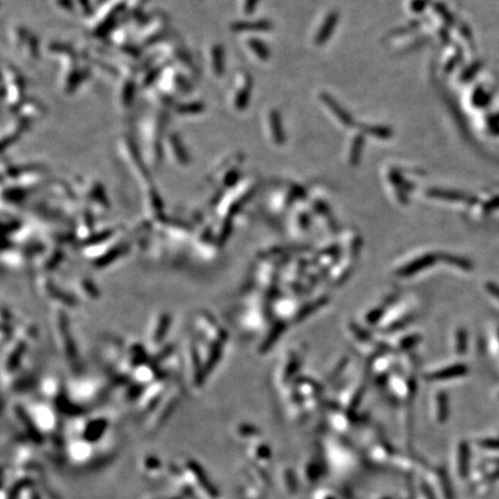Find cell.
Here are the masks:
<instances>
[{
	"label": "cell",
	"mask_w": 499,
	"mask_h": 499,
	"mask_svg": "<svg viewBox=\"0 0 499 499\" xmlns=\"http://www.w3.org/2000/svg\"><path fill=\"white\" fill-rule=\"evenodd\" d=\"M47 113V109L40 101L35 98H26V101L17 110V115L29 121H35L43 118Z\"/></svg>",
	"instance_id": "obj_18"
},
{
	"label": "cell",
	"mask_w": 499,
	"mask_h": 499,
	"mask_svg": "<svg viewBox=\"0 0 499 499\" xmlns=\"http://www.w3.org/2000/svg\"><path fill=\"white\" fill-rule=\"evenodd\" d=\"M153 48L155 50L154 55L161 58L165 64L177 67L193 81L199 78L200 72L194 62L192 53L181 40L167 37Z\"/></svg>",
	"instance_id": "obj_3"
},
{
	"label": "cell",
	"mask_w": 499,
	"mask_h": 499,
	"mask_svg": "<svg viewBox=\"0 0 499 499\" xmlns=\"http://www.w3.org/2000/svg\"><path fill=\"white\" fill-rule=\"evenodd\" d=\"M32 121L25 119L20 116H18L7 124V126L3 129L2 134V148L3 150H6L7 148L13 146L18 140L21 139V136L28 131L32 126Z\"/></svg>",
	"instance_id": "obj_14"
},
{
	"label": "cell",
	"mask_w": 499,
	"mask_h": 499,
	"mask_svg": "<svg viewBox=\"0 0 499 499\" xmlns=\"http://www.w3.org/2000/svg\"><path fill=\"white\" fill-rule=\"evenodd\" d=\"M363 148H364L363 136L360 135L355 136V139H354L352 143V149H350V162H352L353 164H357V163L360 162Z\"/></svg>",
	"instance_id": "obj_31"
},
{
	"label": "cell",
	"mask_w": 499,
	"mask_h": 499,
	"mask_svg": "<svg viewBox=\"0 0 499 499\" xmlns=\"http://www.w3.org/2000/svg\"><path fill=\"white\" fill-rule=\"evenodd\" d=\"M106 423L104 420H95L89 422L82 431V439L89 441L90 444L96 443L101 439L103 433L105 432Z\"/></svg>",
	"instance_id": "obj_26"
},
{
	"label": "cell",
	"mask_w": 499,
	"mask_h": 499,
	"mask_svg": "<svg viewBox=\"0 0 499 499\" xmlns=\"http://www.w3.org/2000/svg\"><path fill=\"white\" fill-rule=\"evenodd\" d=\"M75 7H77V14L86 21L89 20L96 11L93 0H75Z\"/></svg>",
	"instance_id": "obj_29"
},
{
	"label": "cell",
	"mask_w": 499,
	"mask_h": 499,
	"mask_svg": "<svg viewBox=\"0 0 499 499\" xmlns=\"http://www.w3.org/2000/svg\"><path fill=\"white\" fill-rule=\"evenodd\" d=\"M115 83L113 100L119 112H128L135 101L136 90L139 89L135 77L132 75H119Z\"/></svg>",
	"instance_id": "obj_12"
},
{
	"label": "cell",
	"mask_w": 499,
	"mask_h": 499,
	"mask_svg": "<svg viewBox=\"0 0 499 499\" xmlns=\"http://www.w3.org/2000/svg\"><path fill=\"white\" fill-rule=\"evenodd\" d=\"M19 56H20L25 62L28 63H35L40 59L41 56L40 40L33 32H30L26 43L24 44V47H22L20 52H19Z\"/></svg>",
	"instance_id": "obj_22"
},
{
	"label": "cell",
	"mask_w": 499,
	"mask_h": 499,
	"mask_svg": "<svg viewBox=\"0 0 499 499\" xmlns=\"http://www.w3.org/2000/svg\"><path fill=\"white\" fill-rule=\"evenodd\" d=\"M147 499H153V498H147Z\"/></svg>",
	"instance_id": "obj_37"
},
{
	"label": "cell",
	"mask_w": 499,
	"mask_h": 499,
	"mask_svg": "<svg viewBox=\"0 0 499 499\" xmlns=\"http://www.w3.org/2000/svg\"><path fill=\"white\" fill-rule=\"evenodd\" d=\"M47 53L59 62V89L64 95L74 94L88 75V70L81 65V56L73 48L60 42L49 43Z\"/></svg>",
	"instance_id": "obj_2"
},
{
	"label": "cell",
	"mask_w": 499,
	"mask_h": 499,
	"mask_svg": "<svg viewBox=\"0 0 499 499\" xmlns=\"http://www.w3.org/2000/svg\"><path fill=\"white\" fill-rule=\"evenodd\" d=\"M149 0H126L127 3V11L132 14H140L146 6V4Z\"/></svg>",
	"instance_id": "obj_33"
},
{
	"label": "cell",
	"mask_w": 499,
	"mask_h": 499,
	"mask_svg": "<svg viewBox=\"0 0 499 499\" xmlns=\"http://www.w3.org/2000/svg\"><path fill=\"white\" fill-rule=\"evenodd\" d=\"M127 11L126 0H106L97 7L93 17L86 21V27L90 35L95 37H105L117 28V24L121 15Z\"/></svg>",
	"instance_id": "obj_4"
},
{
	"label": "cell",
	"mask_w": 499,
	"mask_h": 499,
	"mask_svg": "<svg viewBox=\"0 0 499 499\" xmlns=\"http://www.w3.org/2000/svg\"><path fill=\"white\" fill-rule=\"evenodd\" d=\"M321 101L325 103L327 108H328L330 111H332L335 117L338 118L339 121L341 124H344L347 127H353L355 126V119H354L353 116L347 111V110L342 106L340 103H339L335 98L332 96H329L328 94H321Z\"/></svg>",
	"instance_id": "obj_20"
},
{
	"label": "cell",
	"mask_w": 499,
	"mask_h": 499,
	"mask_svg": "<svg viewBox=\"0 0 499 499\" xmlns=\"http://www.w3.org/2000/svg\"><path fill=\"white\" fill-rule=\"evenodd\" d=\"M242 155H229L221 159V161L212 169L211 180L219 182L223 185H231L235 181L238 180L239 170L238 165L242 161Z\"/></svg>",
	"instance_id": "obj_13"
},
{
	"label": "cell",
	"mask_w": 499,
	"mask_h": 499,
	"mask_svg": "<svg viewBox=\"0 0 499 499\" xmlns=\"http://www.w3.org/2000/svg\"><path fill=\"white\" fill-rule=\"evenodd\" d=\"M163 156L170 164L178 168H186L191 163V154L186 147L180 133L167 132L163 141Z\"/></svg>",
	"instance_id": "obj_9"
},
{
	"label": "cell",
	"mask_w": 499,
	"mask_h": 499,
	"mask_svg": "<svg viewBox=\"0 0 499 499\" xmlns=\"http://www.w3.org/2000/svg\"><path fill=\"white\" fill-rule=\"evenodd\" d=\"M117 151L132 176L141 185L146 186V188L150 186V170L140 153L138 142L133 139V136L128 134L120 135L117 141Z\"/></svg>",
	"instance_id": "obj_5"
},
{
	"label": "cell",
	"mask_w": 499,
	"mask_h": 499,
	"mask_svg": "<svg viewBox=\"0 0 499 499\" xmlns=\"http://www.w3.org/2000/svg\"><path fill=\"white\" fill-rule=\"evenodd\" d=\"M244 45L247 50L250 51L251 55H253L260 62H267L270 57L269 48L266 45L265 42L261 40L256 39V37H247L244 41Z\"/></svg>",
	"instance_id": "obj_25"
},
{
	"label": "cell",
	"mask_w": 499,
	"mask_h": 499,
	"mask_svg": "<svg viewBox=\"0 0 499 499\" xmlns=\"http://www.w3.org/2000/svg\"><path fill=\"white\" fill-rule=\"evenodd\" d=\"M106 2V0H93V3H94V5L96 6V9L97 7H100L101 5H103Z\"/></svg>",
	"instance_id": "obj_36"
},
{
	"label": "cell",
	"mask_w": 499,
	"mask_h": 499,
	"mask_svg": "<svg viewBox=\"0 0 499 499\" xmlns=\"http://www.w3.org/2000/svg\"><path fill=\"white\" fill-rule=\"evenodd\" d=\"M253 79L246 72H239L234 80V86L229 91V104L232 110L243 112L250 104L252 96Z\"/></svg>",
	"instance_id": "obj_11"
},
{
	"label": "cell",
	"mask_w": 499,
	"mask_h": 499,
	"mask_svg": "<svg viewBox=\"0 0 499 499\" xmlns=\"http://www.w3.org/2000/svg\"><path fill=\"white\" fill-rule=\"evenodd\" d=\"M363 132L368 133V134H371L372 136H376V138L386 140L390 139L392 135H393V131L392 128L382 126V125H371V126H368L365 125L363 126Z\"/></svg>",
	"instance_id": "obj_30"
},
{
	"label": "cell",
	"mask_w": 499,
	"mask_h": 499,
	"mask_svg": "<svg viewBox=\"0 0 499 499\" xmlns=\"http://www.w3.org/2000/svg\"><path fill=\"white\" fill-rule=\"evenodd\" d=\"M140 469L148 478H158L163 473V464L154 454H146L140 462Z\"/></svg>",
	"instance_id": "obj_24"
},
{
	"label": "cell",
	"mask_w": 499,
	"mask_h": 499,
	"mask_svg": "<svg viewBox=\"0 0 499 499\" xmlns=\"http://www.w3.org/2000/svg\"><path fill=\"white\" fill-rule=\"evenodd\" d=\"M205 70L211 79L221 80L227 70V55L224 45L219 42H208L203 49Z\"/></svg>",
	"instance_id": "obj_10"
},
{
	"label": "cell",
	"mask_w": 499,
	"mask_h": 499,
	"mask_svg": "<svg viewBox=\"0 0 499 499\" xmlns=\"http://www.w3.org/2000/svg\"><path fill=\"white\" fill-rule=\"evenodd\" d=\"M66 452L68 458L79 464L90 463L94 459L93 444L85 439L72 441L66 447Z\"/></svg>",
	"instance_id": "obj_15"
},
{
	"label": "cell",
	"mask_w": 499,
	"mask_h": 499,
	"mask_svg": "<svg viewBox=\"0 0 499 499\" xmlns=\"http://www.w3.org/2000/svg\"><path fill=\"white\" fill-rule=\"evenodd\" d=\"M170 112L180 118L198 117L206 112V104L204 101L200 100L176 101Z\"/></svg>",
	"instance_id": "obj_16"
},
{
	"label": "cell",
	"mask_w": 499,
	"mask_h": 499,
	"mask_svg": "<svg viewBox=\"0 0 499 499\" xmlns=\"http://www.w3.org/2000/svg\"><path fill=\"white\" fill-rule=\"evenodd\" d=\"M167 112L154 109L142 117L139 125L138 147L149 168L156 170L161 167L163 156V141L167 134Z\"/></svg>",
	"instance_id": "obj_1"
},
{
	"label": "cell",
	"mask_w": 499,
	"mask_h": 499,
	"mask_svg": "<svg viewBox=\"0 0 499 499\" xmlns=\"http://www.w3.org/2000/svg\"><path fill=\"white\" fill-rule=\"evenodd\" d=\"M50 2L56 12L64 17H72V15L77 14L75 0H50Z\"/></svg>",
	"instance_id": "obj_28"
},
{
	"label": "cell",
	"mask_w": 499,
	"mask_h": 499,
	"mask_svg": "<svg viewBox=\"0 0 499 499\" xmlns=\"http://www.w3.org/2000/svg\"><path fill=\"white\" fill-rule=\"evenodd\" d=\"M4 102L9 109L17 110L26 101V81L17 67L5 64L3 67Z\"/></svg>",
	"instance_id": "obj_8"
},
{
	"label": "cell",
	"mask_w": 499,
	"mask_h": 499,
	"mask_svg": "<svg viewBox=\"0 0 499 499\" xmlns=\"http://www.w3.org/2000/svg\"><path fill=\"white\" fill-rule=\"evenodd\" d=\"M339 21V15L338 13H330L327 15L325 22H323L321 28L317 34V37H315V44L321 45L323 43H326L327 41L330 39V35L334 33L335 27L338 25Z\"/></svg>",
	"instance_id": "obj_27"
},
{
	"label": "cell",
	"mask_w": 499,
	"mask_h": 499,
	"mask_svg": "<svg viewBox=\"0 0 499 499\" xmlns=\"http://www.w3.org/2000/svg\"><path fill=\"white\" fill-rule=\"evenodd\" d=\"M258 4L259 0H242L241 2L242 13L245 15V17H250V15H252L254 13Z\"/></svg>",
	"instance_id": "obj_34"
},
{
	"label": "cell",
	"mask_w": 499,
	"mask_h": 499,
	"mask_svg": "<svg viewBox=\"0 0 499 499\" xmlns=\"http://www.w3.org/2000/svg\"><path fill=\"white\" fill-rule=\"evenodd\" d=\"M169 27V17L163 11H154V12L143 15L142 20L136 24L134 40L141 48H153L159 42L167 39Z\"/></svg>",
	"instance_id": "obj_6"
},
{
	"label": "cell",
	"mask_w": 499,
	"mask_h": 499,
	"mask_svg": "<svg viewBox=\"0 0 499 499\" xmlns=\"http://www.w3.org/2000/svg\"><path fill=\"white\" fill-rule=\"evenodd\" d=\"M146 91V96L151 104L154 105L155 109L161 110L163 112H170L171 109L175 104V102L177 100L176 98L171 97L170 95L165 94L164 91H162L161 89H158L157 87H150L144 90Z\"/></svg>",
	"instance_id": "obj_19"
},
{
	"label": "cell",
	"mask_w": 499,
	"mask_h": 499,
	"mask_svg": "<svg viewBox=\"0 0 499 499\" xmlns=\"http://www.w3.org/2000/svg\"><path fill=\"white\" fill-rule=\"evenodd\" d=\"M229 29L230 32L236 34L268 32V30L272 29V24L267 20H241L232 22Z\"/></svg>",
	"instance_id": "obj_21"
},
{
	"label": "cell",
	"mask_w": 499,
	"mask_h": 499,
	"mask_svg": "<svg viewBox=\"0 0 499 499\" xmlns=\"http://www.w3.org/2000/svg\"><path fill=\"white\" fill-rule=\"evenodd\" d=\"M19 499H43V497H42V493L35 486V483H34V484L26 486L25 489L21 491Z\"/></svg>",
	"instance_id": "obj_32"
},
{
	"label": "cell",
	"mask_w": 499,
	"mask_h": 499,
	"mask_svg": "<svg viewBox=\"0 0 499 499\" xmlns=\"http://www.w3.org/2000/svg\"><path fill=\"white\" fill-rule=\"evenodd\" d=\"M428 6V0H414L411 3V11L415 13H421Z\"/></svg>",
	"instance_id": "obj_35"
},
{
	"label": "cell",
	"mask_w": 499,
	"mask_h": 499,
	"mask_svg": "<svg viewBox=\"0 0 499 499\" xmlns=\"http://www.w3.org/2000/svg\"><path fill=\"white\" fill-rule=\"evenodd\" d=\"M155 87L174 98L186 97L193 90V80L173 65H165Z\"/></svg>",
	"instance_id": "obj_7"
},
{
	"label": "cell",
	"mask_w": 499,
	"mask_h": 499,
	"mask_svg": "<svg viewBox=\"0 0 499 499\" xmlns=\"http://www.w3.org/2000/svg\"><path fill=\"white\" fill-rule=\"evenodd\" d=\"M32 30L21 24H12L7 27L6 36L12 50L19 55Z\"/></svg>",
	"instance_id": "obj_17"
},
{
	"label": "cell",
	"mask_w": 499,
	"mask_h": 499,
	"mask_svg": "<svg viewBox=\"0 0 499 499\" xmlns=\"http://www.w3.org/2000/svg\"><path fill=\"white\" fill-rule=\"evenodd\" d=\"M268 127L272 139L276 144H283L285 141V134L283 131V125H282L281 115L277 110H270L267 116Z\"/></svg>",
	"instance_id": "obj_23"
}]
</instances>
